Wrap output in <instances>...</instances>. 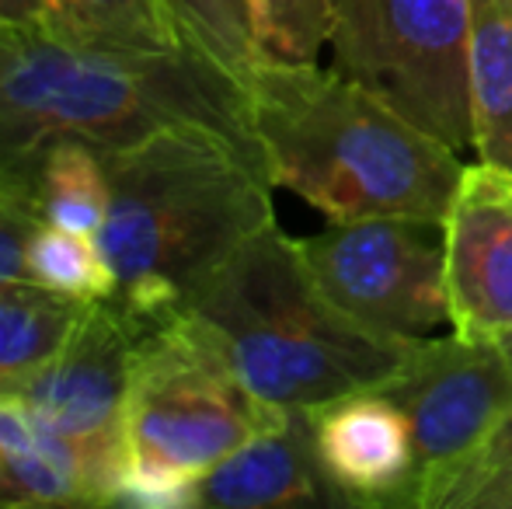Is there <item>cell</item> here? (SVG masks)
I'll list each match as a JSON object with an SVG mask.
<instances>
[{
  "label": "cell",
  "instance_id": "obj_22",
  "mask_svg": "<svg viewBox=\"0 0 512 509\" xmlns=\"http://www.w3.org/2000/svg\"><path fill=\"white\" fill-rule=\"evenodd\" d=\"M450 509H512V468H488L460 489Z\"/></svg>",
  "mask_w": 512,
  "mask_h": 509
},
{
  "label": "cell",
  "instance_id": "obj_15",
  "mask_svg": "<svg viewBox=\"0 0 512 509\" xmlns=\"http://www.w3.org/2000/svg\"><path fill=\"white\" fill-rule=\"evenodd\" d=\"M88 304L35 279L0 283V384L53 360Z\"/></svg>",
  "mask_w": 512,
  "mask_h": 509
},
{
  "label": "cell",
  "instance_id": "obj_23",
  "mask_svg": "<svg viewBox=\"0 0 512 509\" xmlns=\"http://www.w3.org/2000/svg\"><path fill=\"white\" fill-rule=\"evenodd\" d=\"M46 0H0V25H42Z\"/></svg>",
  "mask_w": 512,
  "mask_h": 509
},
{
  "label": "cell",
  "instance_id": "obj_4",
  "mask_svg": "<svg viewBox=\"0 0 512 509\" xmlns=\"http://www.w3.org/2000/svg\"><path fill=\"white\" fill-rule=\"evenodd\" d=\"M244 384L276 408H321L380 387L422 339L373 332L310 276L300 241L272 220L185 300Z\"/></svg>",
  "mask_w": 512,
  "mask_h": 509
},
{
  "label": "cell",
  "instance_id": "obj_20",
  "mask_svg": "<svg viewBox=\"0 0 512 509\" xmlns=\"http://www.w3.org/2000/svg\"><path fill=\"white\" fill-rule=\"evenodd\" d=\"M262 49L276 63H317L331 42L335 0H251Z\"/></svg>",
  "mask_w": 512,
  "mask_h": 509
},
{
  "label": "cell",
  "instance_id": "obj_17",
  "mask_svg": "<svg viewBox=\"0 0 512 509\" xmlns=\"http://www.w3.org/2000/svg\"><path fill=\"white\" fill-rule=\"evenodd\" d=\"M178 46L196 49L213 67L234 77L241 88L269 63L258 39L251 0H161Z\"/></svg>",
  "mask_w": 512,
  "mask_h": 509
},
{
  "label": "cell",
  "instance_id": "obj_9",
  "mask_svg": "<svg viewBox=\"0 0 512 509\" xmlns=\"http://www.w3.org/2000/svg\"><path fill=\"white\" fill-rule=\"evenodd\" d=\"M314 283L349 318L394 339L453 332L443 224L405 217L331 220L300 241Z\"/></svg>",
  "mask_w": 512,
  "mask_h": 509
},
{
  "label": "cell",
  "instance_id": "obj_11",
  "mask_svg": "<svg viewBox=\"0 0 512 509\" xmlns=\"http://www.w3.org/2000/svg\"><path fill=\"white\" fill-rule=\"evenodd\" d=\"M283 506H349L321 461L310 408H286L192 485V509Z\"/></svg>",
  "mask_w": 512,
  "mask_h": 509
},
{
  "label": "cell",
  "instance_id": "obj_18",
  "mask_svg": "<svg viewBox=\"0 0 512 509\" xmlns=\"http://www.w3.org/2000/svg\"><path fill=\"white\" fill-rule=\"evenodd\" d=\"M35 199L42 224L98 238L108 217V175L102 154L74 140L49 147L35 171Z\"/></svg>",
  "mask_w": 512,
  "mask_h": 509
},
{
  "label": "cell",
  "instance_id": "obj_13",
  "mask_svg": "<svg viewBox=\"0 0 512 509\" xmlns=\"http://www.w3.org/2000/svg\"><path fill=\"white\" fill-rule=\"evenodd\" d=\"M0 506H95L74 450L11 398H0Z\"/></svg>",
  "mask_w": 512,
  "mask_h": 509
},
{
  "label": "cell",
  "instance_id": "obj_12",
  "mask_svg": "<svg viewBox=\"0 0 512 509\" xmlns=\"http://www.w3.org/2000/svg\"><path fill=\"white\" fill-rule=\"evenodd\" d=\"M310 412L321 461L349 506H408V422L380 387L342 394Z\"/></svg>",
  "mask_w": 512,
  "mask_h": 509
},
{
  "label": "cell",
  "instance_id": "obj_2",
  "mask_svg": "<svg viewBox=\"0 0 512 509\" xmlns=\"http://www.w3.org/2000/svg\"><path fill=\"white\" fill-rule=\"evenodd\" d=\"M108 217L98 245L115 300L133 311L182 307L251 234L276 220L258 147L203 123H175L98 150Z\"/></svg>",
  "mask_w": 512,
  "mask_h": 509
},
{
  "label": "cell",
  "instance_id": "obj_1",
  "mask_svg": "<svg viewBox=\"0 0 512 509\" xmlns=\"http://www.w3.org/2000/svg\"><path fill=\"white\" fill-rule=\"evenodd\" d=\"M175 123H203L258 147L248 88L178 46L164 53L81 46L46 25H0V171L35 189L56 143L112 150Z\"/></svg>",
  "mask_w": 512,
  "mask_h": 509
},
{
  "label": "cell",
  "instance_id": "obj_19",
  "mask_svg": "<svg viewBox=\"0 0 512 509\" xmlns=\"http://www.w3.org/2000/svg\"><path fill=\"white\" fill-rule=\"evenodd\" d=\"M28 265L35 283H46L70 297L105 300L115 293V272L91 234L42 224L28 245Z\"/></svg>",
  "mask_w": 512,
  "mask_h": 509
},
{
  "label": "cell",
  "instance_id": "obj_24",
  "mask_svg": "<svg viewBox=\"0 0 512 509\" xmlns=\"http://www.w3.org/2000/svg\"><path fill=\"white\" fill-rule=\"evenodd\" d=\"M488 468H512V426H509V433L502 436V443L495 447V454L488 457V464L481 471H488ZM481 471H478V475H481ZM478 475H474V478H478ZM457 496H460V492H457Z\"/></svg>",
  "mask_w": 512,
  "mask_h": 509
},
{
  "label": "cell",
  "instance_id": "obj_6",
  "mask_svg": "<svg viewBox=\"0 0 512 509\" xmlns=\"http://www.w3.org/2000/svg\"><path fill=\"white\" fill-rule=\"evenodd\" d=\"M411 436L408 506L450 509L512 426V342L446 332L415 342L380 384Z\"/></svg>",
  "mask_w": 512,
  "mask_h": 509
},
{
  "label": "cell",
  "instance_id": "obj_7",
  "mask_svg": "<svg viewBox=\"0 0 512 509\" xmlns=\"http://www.w3.org/2000/svg\"><path fill=\"white\" fill-rule=\"evenodd\" d=\"M474 0H335L331 56L457 154L471 150Z\"/></svg>",
  "mask_w": 512,
  "mask_h": 509
},
{
  "label": "cell",
  "instance_id": "obj_14",
  "mask_svg": "<svg viewBox=\"0 0 512 509\" xmlns=\"http://www.w3.org/2000/svg\"><path fill=\"white\" fill-rule=\"evenodd\" d=\"M467 98L471 150L481 164L512 175V0H474Z\"/></svg>",
  "mask_w": 512,
  "mask_h": 509
},
{
  "label": "cell",
  "instance_id": "obj_8",
  "mask_svg": "<svg viewBox=\"0 0 512 509\" xmlns=\"http://www.w3.org/2000/svg\"><path fill=\"white\" fill-rule=\"evenodd\" d=\"M147 311L115 297L91 300L63 349L39 370L0 384L74 450L95 506H115L126 478V412Z\"/></svg>",
  "mask_w": 512,
  "mask_h": 509
},
{
  "label": "cell",
  "instance_id": "obj_16",
  "mask_svg": "<svg viewBox=\"0 0 512 509\" xmlns=\"http://www.w3.org/2000/svg\"><path fill=\"white\" fill-rule=\"evenodd\" d=\"M42 25L81 46L133 53L178 49V35L161 0H46Z\"/></svg>",
  "mask_w": 512,
  "mask_h": 509
},
{
  "label": "cell",
  "instance_id": "obj_21",
  "mask_svg": "<svg viewBox=\"0 0 512 509\" xmlns=\"http://www.w3.org/2000/svg\"><path fill=\"white\" fill-rule=\"evenodd\" d=\"M42 227L35 189L0 171V283L35 279L28 265V245Z\"/></svg>",
  "mask_w": 512,
  "mask_h": 509
},
{
  "label": "cell",
  "instance_id": "obj_10",
  "mask_svg": "<svg viewBox=\"0 0 512 509\" xmlns=\"http://www.w3.org/2000/svg\"><path fill=\"white\" fill-rule=\"evenodd\" d=\"M453 332L512 339V175L467 164L443 217Z\"/></svg>",
  "mask_w": 512,
  "mask_h": 509
},
{
  "label": "cell",
  "instance_id": "obj_5",
  "mask_svg": "<svg viewBox=\"0 0 512 509\" xmlns=\"http://www.w3.org/2000/svg\"><path fill=\"white\" fill-rule=\"evenodd\" d=\"M286 408L237 377L185 307L150 314L126 412V478L115 506L192 509V485Z\"/></svg>",
  "mask_w": 512,
  "mask_h": 509
},
{
  "label": "cell",
  "instance_id": "obj_3",
  "mask_svg": "<svg viewBox=\"0 0 512 509\" xmlns=\"http://www.w3.org/2000/svg\"><path fill=\"white\" fill-rule=\"evenodd\" d=\"M251 133L272 185L328 220L443 224L467 164L342 70L269 60L248 84Z\"/></svg>",
  "mask_w": 512,
  "mask_h": 509
}]
</instances>
